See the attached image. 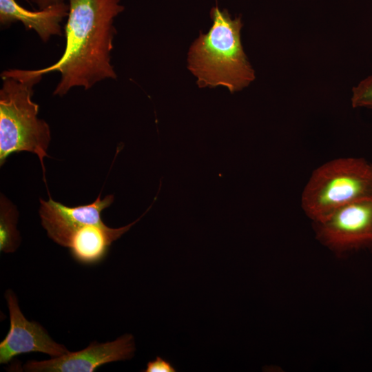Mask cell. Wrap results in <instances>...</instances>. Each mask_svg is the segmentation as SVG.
<instances>
[{"instance_id":"cell-10","label":"cell","mask_w":372,"mask_h":372,"mask_svg":"<svg viewBox=\"0 0 372 372\" xmlns=\"http://www.w3.org/2000/svg\"><path fill=\"white\" fill-rule=\"evenodd\" d=\"M151 207L137 220L119 228H111L104 223L79 227L70 236L66 247L77 262L84 265L96 264L106 256L112 243L139 221Z\"/></svg>"},{"instance_id":"cell-4","label":"cell","mask_w":372,"mask_h":372,"mask_svg":"<svg viewBox=\"0 0 372 372\" xmlns=\"http://www.w3.org/2000/svg\"><path fill=\"white\" fill-rule=\"evenodd\" d=\"M367 198H372V163L363 158H338L313 172L302 191L301 206L313 223Z\"/></svg>"},{"instance_id":"cell-9","label":"cell","mask_w":372,"mask_h":372,"mask_svg":"<svg viewBox=\"0 0 372 372\" xmlns=\"http://www.w3.org/2000/svg\"><path fill=\"white\" fill-rule=\"evenodd\" d=\"M68 10L65 1L32 11L16 0H0V23L8 26L20 21L26 30H34L43 42H47L52 35H62L61 23L68 17Z\"/></svg>"},{"instance_id":"cell-14","label":"cell","mask_w":372,"mask_h":372,"mask_svg":"<svg viewBox=\"0 0 372 372\" xmlns=\"http://www.w3.org/2000/svg\"><path fill=\"white\" fill-rule=\"evenodd\" d=\"M64 1L65 0H31L32 3L37 6L39 9H43L57 3L64 2Z\"/></svg>"},{"instance_id":"cell-13","label":"cell","mask_w":372,"mask_h":372,"mask_svg":"<svg viewBox=\"0 0 372 372\" xmlns=\"http://www.w3.org/2000/svg\"><path fill=\"white\" fill-rule=\"evenodd\" d=\"M145 372H176V369L169 361L157 356L154 360L147 363Z\"/></svg>"},{"instance_id":"cell-12","label":"cell","mask_w":372,"mask_h":372,"mask_svg":"<svg viewBox=\"0 0 372 372\" xmlns=\"http://www.w3.org/2000/svg\"><path fill=\"white\" fill-rule=\"evenodd\" d=\"M351 105L372 110V75L360 81L352 89Z\"/></svg>"},{"instance_id":"cell-15","label":"cell","mask_w":372,"mask_h":372,"mask_svg":"<svg viewBox=\"0 0 372 372\" xmlns=\"http://www.w3.org/2000/svg\"><path fill=\"white\" fill-rule=\"evenodd\" d=\"M26 1H29V0H25Z\"/></svg>"},{"instance_id":"cell-2","label":"cell","mask_w":372,"mask_h":372,"mask_svg":"<svg viewBox=\"0 0 372 372\" xmlns=\"http://www.w3.org/2000/svg\"><path fill=\"white\" fill-rule=\"evenodd\" d=\"M213 24L200 33L188 52V69L200 87L222 85L230 92L240 91L254 79L255 73L240 39L241 17L231 18L227 10L214 7Z\"/></svg>"},{"instance_id":"cell-8","label":"cell","mask_w":372,"mask_h":372,"mask_svg":"<svg viewBox=\"0 0 372 372\" xmlns=\"http://www.w3.org/2000/svg\"><path fill=\"white\" fill-rule=\"evenodd\" d=\"M113 201V195L101 199L100 194L92 203L71 207L54 200L49 194L48 201L40 199L41 224L52 240L66 247L70 236L78 227L103 223L101 214Z\"/></svg>"},{"instance_id":"cell-11","label":"cell","mask_w":372,"mask_h":372,"mask_svg":"<svg viewBox=\"0 0 372 372\" xmlns=\"http://www.w3.org/2000/svg\"><path fill=\"white\" fill-rule=\"evenodd\" d=\"M17 214L15 209L8 203H1L0 251L14 252L20 245V236L17 229Z\"/></svg>"},{"instance_id":"cell-5","label":"cell","mask_w":372,"mask_h":372,"mask_svg":"<svg viewBox=\"0 0 372 372\" xmlns=\"http://www.w3.org/2000/svg\"><path fill=\"white\" fill-rule=\"evenodd\" d=\"M316 238L336 254L372 246V198L347 204L313 222Z\"/></svg>"},{"instance_id":"cell-16","label":"cell","mask_w":372,"mask_h":372,"mask_svg":"<svg viewBox=\"0 0 372 372\" xmlns=\"http://www.w3.org/2000/svg\"><path fill=\"white\" fill-rule=\"evenodd\" d=\"M371 247V251H372V246Z\"/></svg>"},{"instance_id":"cell-7","label":"cell","mask_w":372,"mask_h":372,"mask_svg":"<svg viewBox=\"0 0 372 372\" xmlns=\"http://www.w3.org/2000/svg\"><path fill=\"white\" fill-rule=\"evenodd\" d=\"M5 297L9 311L10 329L0 343L1 364H7L17 355L31 352L43 353L52 358L69 352L64 345L52 340L39 323L26 319L11 289L6 291Z\"/></svg>"},{"instance_id":"cell-3","label":"cell","mask_w":372,"mask_h":372,"mask_svg":"<svg viewBox=\"0 0 372 372\" xmlns=\"http://www.w3.org/2000/svg\"><path fill=\"white\" fill-rule=\"evenodd\" d=\"M0 164L12 154L23 151L37 154L43 168L48 156L50 130L38 118L39 105L32 101L33 87L43 75L36 70L8 69L1 74Z\"/></svg>"},{"instance_id":"cell-1","label":"cell","mask_w":372,"mask_h":372,"mask_svg":"<svg viewBox=\"0 0 372 372\" xmlns=\"http://www.w3.org/2000/svg\"><path fill=\"white\" fill-rule=\"evenodd\" d=\"M120 1L68 0L64 52L56 63L36 70L42 75L61 74L54 95L63 96L74 87L87 90L106 79H116L110 54L116 32L114 21L125 9Z\"/></svg>"},{"instance_id":"cell-6","label":"cell","mask_w":372,"mask_h":372,"mask_svg":"<svg viewBox=\"0 0 372 372\" xmlns=\"http://www.w3.org/2000/svg\"><path fill=\"white\" fill-rule=\"evenodd\" d=\"M136 351L134 338L124 334L107 342H92L86 348L47 360L28 361L23 367L29 372H92L110 362L132 358Z\"/></svg>"}]
</instances>
